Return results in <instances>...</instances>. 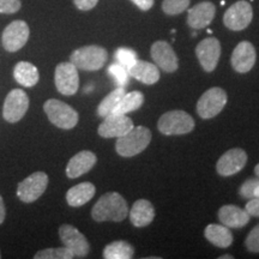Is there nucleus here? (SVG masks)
<instances>
[{
    "label": "nucleus",
    "mask_w": 259,
    "mask_h": 259,
    "mask_svg": "<svg viewBox=\"0 0 259 259\" xmlns=\"http://www.w3.org/2000/svg\"><path fill=\"white\" fill-rule=\"evenodd\" d=\"M127 203L121 194L116 192L103 194L92 210V216L96 222H121L127 218Z\"/></svg>",
    "instance_id": "obj_1"
},
{
    "label": "nucleus",
    "mask_w": 259,
    "mask_h": 259,
    "mask_svg": "<svg viewBox=\"0 0 259 259\" xmlns=\"http://www.w3.org/2000/svg\"><path fill=\"white\" fill-rule=\"evenodd\" d=\"M151 141V132L144 126L134 127L127 134L118 137L115 150L122 157H134L148 148Z\"/></svg>",
    "instance_id": "obj_2"
},
{
    "label": "nucleus",
    "mask_w": 259,
    "mask_h": 259,
    "mask_svg": "<svg viewBox=\"0 0 259 259\" xmlns=\"http://www.w3.org/2000/svg\"><path fill=\"white\" fill-rule=\"evenodd\" d=\"M157 128L162 135L179 136L190 134L194 128V120L185 111H169L158 119Z\"/></svg>",
    "instance_id": "obj_3"
},
{
    "label": "nucleus",
    "mask_w": 259,
    "mask_h": 259,
    "mask_svg": "<svg viewBox=\"0 0 259 259\" xmlns=\"http://www.w3.org/2000/svg\"><path fill=\"white\" fill-rule=\"evenodd\" d=\"M107 58H108V54L105 48L92 45V46H84L73 51L70 57V61L79 70L97 71L105 66Z\"/></svg>",
    "instance_id": "obj_4"
},
{
    "label": "nucleus",
    "mask_w": 259,
    "mask_h": 259,
    "mask_svg": "<svg viewBox=\"0 0 259 259\" xmlns=\"http://www.w3.org/2000/svg\"><path fill=\"white\" fill-rule=\"evenodd\" d=\"M44 111L50 121L57 127L63 130H71L78 124L79 115L72 107L59 100L51 99L45 102Z\"/></svg>",
    "instance_id": "obj_5"
},
{
    "label": "nucleus",
    "mask_w": 259,
    "mask_h": 259,
    "mask_svg": "<svg viewBox=\"0 0 259 259\" xmlns=\"http://www.w3.org/2000/svg\"><path fill=\"white\" fill-rule=\"evenodd\" d=\"M227 103V94L223 89L213 87L206 90L197 102V113L204 120L220 114Z\"/></svg>",
    "instance_id": "obj_6"
},
{
    "label": "nucleus",
    "mask_w": 259,
    "mask_h": 259,
    "mask_svg": "<svg viewBox=\"0 0 259 259\" xmlns=\"http://www.w3.org/2000/svg\"><path fill=\"white\" fill-rule=\"evenodd\" d=\"M253 18V10L248 2L240 0L233 4L223 15V23L229 30L241 31L250 25Z\"/></svg>",
    "instance_id": "obj_7"
},
{
    "label": "nucleus",
    "mask_w": 259,
    "mask_h": 259,
    "mask_svg": "<svg viewBox=\"0 0 259 259\" xmlns=\"http://www.w3.org/2000/svg\"><path fill=\"white\" fill-rule=\"evenodd\" d=\"M48 186V176L44 171H36L23 181L17 189V197L24 203H32L40 198Z\"/></svg>",
    "instance_id": "obj_8"
},
{
    "label": "nucleus",
    "mask_w": 259,
    "mask_h": 259,
    "mask_svg": "<svg viewBox=\"0 0 259 259\" xmlns=\"http://www.w3.org/2000/svg\"><path fill=\"white\" fill-rule=\"evenodd\" d=\"M74 65L71 63H60L56 67L54 82L58 92L65 96L74 95L79 88L78 71Z\"/></svg>",
    "instance_id": "obj_9"
},
{
    "label": "nucleus",
    "mask_w": 259,
    "mask_h": 259,
    "mask_svg": "<svg viewBox=\"0 0 259 259\" xmlns=\"http://www.w3.org/2000/svg\"><path fill=\"white\" fill-rule=\"evenodd\" d=\"M59 238L65 247L74 254V258H85L89 254V242L76 227L71 225L60 226Z\"/></svg>",
    "instance_id": "obj_10"
},
{
    "label": "nucleus",
    "mask_w": 259,
    "mask_h": 259,
    "mask_svg": "<svg viewBox=\"0 0 259 259\" xmlns=\"http://www.w3.org/2000/svg\"><path fill=\"white\" fill-rule=\"evenodd\" d=\"M29 108V97L21 89H14L6 96L3 116L6 121L17 122L25 115Z\"/></svg>",
    "instance_id": "obj_11"
},
{
    "label": "nucleus",
    "mask_w": 259,
    "mask_h": 259,
    "mask_svg": "<svg viewBox=\"0 0 259 259\" xmlns=\"http://www.w3.org/2000/svg\"><path fill=\"white\" fill-rule=\"evenodd\" d=\"M29 35H30V30L24 21H14L3 32V46L10 53H14L25 46L29 40Z\"/></svg>",
    "instance_id": "obj_12"
},
{
    "label": "nucleus",
    "mask_w": 259,
    "mask_h": 259,
    "mask_svg": "<svg viewBox=\"0 0 259 259\" xmlns=\"http://www.w3.org/2000/svg\"><path fill=\"white\" fill-rule=\"evenodd\" d=\"M196 56L206 72H212L221 57V44L216 37H206L196 47Z\"/></svg>",
    "instance_id": "obj_13"
},
{
    "label": "nucleus",
    "mask_w": 259,
    "mask_h": 259,
    "mask_svg": "<svg viewBox=\"0 0 259 259\" xmlns=\"http://www.w3.org/2000/svg\"><path fill=\"white\" fill-rule=\"evenodd\" d=\"M247 163V154L240 148L229 149L216 163V170L221 177H232L242 170Z\"/></svg>",
    "instance_id": "obj_14"
},
{
    "label": "nucleus",
    "mask_w": 259,
    "mask_h": 259,
    "mask_svg": "<svg viewBox=\"0 0 259 259\" xmlns=\"http://www.w3.org/2000/svg\"><path fill=\"white\" fill-rule=\"evenodd\" d=\"M134 127V121L127 115L111 114L106 116L105 120L99 126L97 132L103 138H118L127 134Z\"/></svg>",
    "instance_id": "obj_15"
},
{
    "label": "nucleus",
    "mask_w": 259,
    "mask_h": 259,
    "mask_svg": "<svg viewBox=\"0 0 259 259\" xmlns=\"http://www.w3.org/2000/svg\"><path fill=\"white\" fill-rule=\"evenodd\" d=\"M150 56L153 58L156 66L163 70L164 72L171 73L178 70V57L173 48L166 41L154 42L150 50Z\"/></svg>",
    "instance_id": "obj_16"
},
{
    "label": "nucleus",
    "mask_w": 259,
    "mask_h": 259,
    "mask_svg": "<svg viewBox=\"0 0 259 259\" xmlns=\"http://www.w3.org/2000/svg\"><path fill=\"white\" fill-rule=\"evenodd\" d=\"M257 53L251 42L242 41L234 48L232 53V67L239 73H247L254 66Z\"/></svg>",
    "instance_id": "obj_17"
},
{
    "label": "nucleus",
    "mask_w": 259,
    "mask_h": 259,
    "mask_svg": "<svg viewBox=\"0 0 259 259\" xmlns=\"http://www.w3.org/2000/svg\"><path fill=\"white\" fill-rule=\"evenodd\" d=\"M216 14V8L212 3L202 2L189 10L187 24L192 29H204L211 23Z\"/></svg>",
    "instance_id": "obj_18"
},
{
    "label": "nucleus",
    "mask_w": 259,
    "mask_h": 259,
    "mask_svg": "<svg viewBox=\"0 0 259 259\" xmlns=\"http://www.w3.org/2000/svg\"><path fill=\"white\" fill-rule=\"evenodd\" d=\"M97 161L96 155L89 150L79 151L71 158L66 166V176L70 179L82 177L83 174L88 173L92 168L95 166Z\"/></svg>",
    "instance_id": "obj_19"
},
{
    "label": "nucleus",
    "mask_w": 259,
    "mask_h": 259,
    "mask_svg": "<svg viewBox=\"0 0 259 259\" xmlns=\"http://www.w3.org/2000/svg\"><path fill=\"white\" fill-rule=\"evenodd\" d=\"M251 216L245 209L235 205H223L219 210V220L228 228H242L250 222Z\"/></svg>",
    "instance_id": "obj_20"
},
{
    "label": "nucleus",
    "mask_w": 259,
    "mask_h": 259,
    "mask_svg": "<svg viewBox=\"0 0 259 259\" xmlns=\"http://www.w3.org/2000/svg\"><path fill=\"white\" fill-rule=\"evenodd\" d=\"M155 209L149 200L138 199L136 200L131 210H130V221L137 228L147 227L154 221Z\"/></svg>",
    "instance_id": "obj_21"
},
{
    "label": "nucleus",
    "mask_w": 259,
    "mask_h": 259,
    "mask_svg": "<svg viewBox=\"0 0 259 259\" xmlns=\"http://www.w3.org/2000/svg\"><path fill=\"white\" fill-rule=\"evenodd\" d=\"M128 73L131 77L148 85L157 83L160 79V71L156 65L144 60L136 61L128 69Z\"/></svg>",
    "instance_id": "obj_22"
},
{
    "label": "nucleus",
    "mask_w": 259,
    "mask_h": 259,
    "mask_svg": "<svg viewBox=\"0 0 259 259\" xmlns=\"http://www.w3.org/2000/svg\"><path fill=\"white\" fill-rule=\"evenodd\" d=\"M96 189L92 183H80L78 185L71 187L66 193V202L70 206L78 208L84 204H87L89 200L93 199L95 196Z\"/></svg>",
    "instance_id": "obj_23"
},
{
    "label": "nucleus",
    "mask_w": 259,
    "mask_h": 259,
    "mask_svg": "<svg viewBox=\"0 0 259 259\" xmlns=\"http://www.w3.org/2000/svg\"><path fill=\"white\" fill-rule=\"evenodd\" d=\"M204 236L206 240L211 242L212 245L218 246L220 248H227L232 245L233 242V234L231 229L225 225H212L206 226L205 231H204Z\"/></svg>",
    "instance_id": "obj_24"
},
{
    "label": "nucleus",
    "mask_w": 259,
    "mask_h": 259,
    "mask_svg": "<svg viewBox=\"0 0 259 259\" xmlns=\"http://www.w3.org/2000/svg\"><path fill=\"white\" fill-rule=\"evenodd\" d=\"M14 77L21 85L25 88H31L37 84L40 79V73L35 65L29 61H19L14 69Z\"/></svg>",
    "instance_id": "obj_25"
},
{
    "label": "nucleus",
    "mask_w": 259,
    "mask_h": 259,
    "mask_svg": "<svg viewBox=\"0 0 259 259\" xmlns=\"http://www.w3.org/2000/svg\"><path fill=\"white\" fill-rule=\"evenodd\" d=\"M143 102H144V95L141 92H131L127 94L125 93V95L122 96L120 102H119L118 106L115 107L114 111L112 112V114L127 115V113L137 111V109L141 108L142 105H143Z\"/></svg>",
    "instance_id": "obj_26"
},
{
    "label": "nucleus",
    "mask_w": 259,
    "mask_h": 259,
    "mask_svg": "<svg viewBox=\"0 0 259 259\" xmlns=\"http://www.w3.org/2000/svg\"><path fill=\"white\" fill-rule=\"evenodd\" d=\"M134 246L124 240L111 242L103 250V258L106 259H131L134 258Z\"/></svg>",
    "instance_id": "obj_27"
},
{
    "label": "nucleus",
    "mask_w": 259,
    "mask_h": 259,
    "mask_svg": "<svg viewBox=\"0 0 259 259\" xmlns=\"http://www.w3.org/2000/svg\"><path fill=\"white\" fill-rule=\"evenodd\" d=\"M125 95V88H116L113 90L111 94H108L105 99L102 100L99 107H97V114L101 118H106L109 114H112V112L114 111V108L118 106V103L120 102L122 96Z\"/></svg>",
    "instance_id": "obj_28"
},
{
    "label": "nucleus",
    "mask_w": 259,
    "mask_h": 259,
    "mask_svg": "<svg viewBox=\"0 0 259 259\" xmlns=\"http://www.w3.org/2000/svg\"><path fill=\"white\" fill-rule=\"evenodd\" d=\"M109 76L112 77L113 80L119 88H125L126 85L128 84V79H130V73L128 70L126 69L125 66H122L121 64L119 63H114L111 64L108 66V70H107Z\"/></svg>",
    "instance_id": "obj_29"
},
{
    "label": "nucleus",
    "mask_w": 259,
    "mask_h": 259,
    "mask_svg": "<svg viewBox=\"0 0 259 259\" xmlns=\"http://www.w3.org/2000/svg\"><path fill=\"white\" fill-rule=\"evenodd\" d=\"M35 259H72L74 254L67 247L58 248H46V250L38 251L34 255Z\"/></svg>",
    "instance_id": "obj_30"
},
{
    "label": "nucleus",
    "mask_w": 259,
    "mask_h": 259,
    "mask_svg": "<svg viewBox=\"0 0 259 259\" xmlns=\"http://www.w3.org/2000/svg\"><path fill=\"white\" fill-rule=\"evenodd\" d=\"M191 0H163L162 2V10L166 15L176 16L183 14L187 10Z\"/></svg>",
    "instance_id": "obj_31"
},
{
    "label": "nucleus",
    "mask_w": 259,
    "mask_h": 259,
    "mask_svg": "<svg viewBox=\"0 0 259 259\" xmlns=\"http://www.w3.org/2000/svg\"><path fill=\"white\" fill-rule=\"evenodd\" d=\"M114 58L119 64H121L122 66H125L127 70L138 60L137 53H136L134 50L127 47L118 48V50L115 51Z\"/></svg>",
    "instance_id": "obj_32"
},
{
    "label": "nucleus",
    "mask_w": 259,
    "mask_h": 259,
    "mask_svg": "<svg viewBox=\"0 0 259 259\" xmlns=\"http://www.w3.org/2000/svg\"><path fill=\"white\" fill-rule=\"evenodd\" d=\"M259 186V178L258 179H248L239 189V194L242 198H254V190Z\"/></svg>",
    "instance_id": "obj_33"
},
{
    "label": "nucleus",
    "mask_w": 259,
    "mask_h": 259,
    "mask_svg": "<svg viewBox=\"0 0 259 259\" xmlns=\"http://www.w3.org/2000/svg\"><path fill=\"white\" fill-rule=\"evenodd\" d=\"M246 248L252 253H259V225L254 227L245 240Z\"/></svg>",
    "instance_id": "obj_34"
},
{
    "label": "nucleus",
    "mask_w": 259,
    "mask_h": 259,
    "mask_svg": "<svg viewBox=\"0 0 259 259\" xmlns=\"http://www.w3.org/2000/svg\"><path fill=\"white\" fill-rule=\"evenodd\" d=\"M21 8V0H0V14H16Z\"/></svg>",
    "instance_id": "obj_35"
},
{
    "label": "nucleus",
    "mask_w": 259,
    "mask_h": 259,
    "mask_svg": "<svg viewBox=\"0 0 259 259\" xmlns=\"http://www.w3.org/2000/svg\"><path fill=\"white\" fill-rule=\"evenodd\" d=\"M245 210L250 216H254V218H259V198L254 197L251 198L250 202L246 204Z\"/></svg>",
    "instance_id": "obj_36"
},
{
    "label": "nucleus",
    "mask_w": 259,
    "mask_h": 259,
    "mask_svg": "<svg viewBox=\"0 0 259 259\" xmlns=\"http://www.w3.org/2000/svg\"><path fill=\"white\" fill-rule=\"evenodd\" d=\"M73 3L80 11H89V10L95 8L99 0H73Z\"/></svg>",
    "instance_id": "obj_37"
},
{
    "label": "nucleus",
    "mask_w": 259,
    "mask_h": 259,
    "mask_svg": "<svg viewBox=\"0 0 259 259\" xmlns=\"http://www.w3.org/2000/svg\"><path fill=\"white\" fill-rule=\"evenodd\" d=\"M131 2L137 5V8L141 9L142 11H148L154 5V0H131Z\"/></svg>",
    "instance_id": "obj_38"
},
{
    "label": "nucleus",
    "mask_w": 259,
    "mask_h": 259,
    "mask_svg": "<svg viewBox=\"0 0 259 259\" xmlns=\"http://www.w3.org/2000/svg\"><path fill=\"white\" fill-rule=\"evenodd\" d=\"M5 215H6V210H5V205H4V200H3V197L0 196V225L4 222Z\"/></svg>",
    "instance_id": "obj_39"
},
{
    "label": "nucleus",
    "mask_w": 259,
    "mask_h": 259,
    "mask_svg": "<svg viewBox=\"0 0 259 259\" xmlns=\"http://www.w3.org/2000/svg\"><path fill=\"white\" fill-rule=\"evenodd\" d=\"M220 259H233V255L231 254H226V255H221Z\"/></svg>",
    "instance_id": "obj_40"
},
{
    "label": "nucleus",
    "mask_w": 259,
    "mask_h": 259,
    "mask_svg": "<svg viewBox=\"0 0 259 259\" xmlns=\"http://www.w3.org/2000/svg\"><path fill=\"white\" fill-rule=\"evenodd\" d=\"M254 174H255V176H257V177L259 178V163L257 164V166L254 167Z\"/></svg>",
    "instance_id": "obj_41"
},
{
    "label": "nucleus",
    "mask_w": 259,
    "mask_h": 259,
    "mask_svg": "<svg viewBox=\"0 0 259 259\" xmlns=\"http://www.w3.org/2000/svg\"><path fill=\"white\" fill-rule=\"evenodd\" d=\"M254 197H258V198H259V186L254 190Z\"/></svg>",
    "instance_id": "obj_42"
},
{
    "label": "nucleus",
    "mask_w": 259,
    "mask_h": 259,
    "mask_svg": "<svg viewBox=\"0 0 259 259\" xmlns=\"http://www.w3.org/2000/svg\"><path fill=\"white\" fill-rule=\"evenodd\" d=\"M0 257H2V254H0Z\"/></svg>",
    "instance_id": "obj_43"
}]
</instances>
